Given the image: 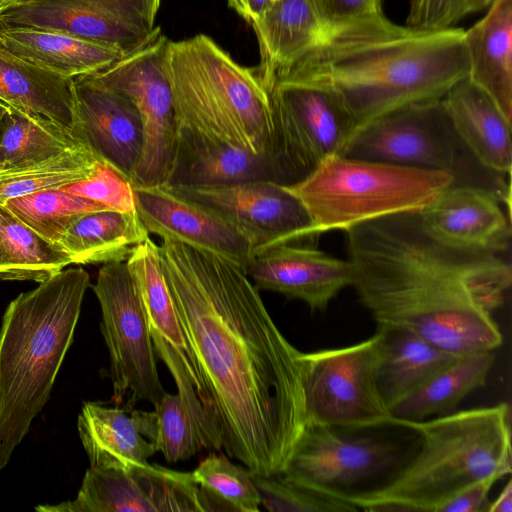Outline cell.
<instances>
[{"instance_id":"6da1fadb","label":"cell","mask_w":512,"mask_h":512,"mask_svg":"<svg viewBox=\"0 0 512 512\" xmlns=\"http://www.w3.org/2000/svg\"><path fill=\"white\" fill-rule=\"evenodd\" d=\"M158 247L221 449L250 472L281 473L307 427L301 351L242 267L173 239Z\"/></svg>"},{"instance_id":"7a4b0ae2","label":"cell","mask_w":512,"mask_h":512,"mask_svg":"<svg viewBox=\"0 0 512 512\" xmlns=\"http://www.w3.org/2000/svg\"><path fill=\"white\" fill-rule=\"evenodd\" d=\"M346 244L351 286L379 328L405 329L460 355L502 344L493 313L511 288L512 268L498 253L440 242L418 213L357 225Z\"/></svg>"},{"instance_id":"3957f363","label":"cell","mask_w":512,"mask_h":512,"mask_svg":"<svg viewBox=\"0 0 512 512\" xmlns=\"http://www.w3.org/2000/svg\"><path fill=\"white\" fill-rule=\"evenodd\" d=\"M468 72L463 29L419 31L386 19L337 31L274 81L300 79L328 87L357 130L402 106L442 98Z\"/></svg>"},{"instance_id":"277c9868","label":"cell","mask_w":512,"mask_h":512,"mask_svg":"<svg viewBox=\"0 0 512 512\" xmlns=\"http://www.w3.org/2000/svg\"><path fill=\"white\" fill-rule=\"evenodd\" d=\"M394 425L416 431L420 449L377 488L338 496L358 510L438 512L472 484L486 478L499 480L512 472L508 403Z\"/></svg>"},{"instance_id":"5b68a950","label":"cell","mask_w":512,"mask_h":512,"mask_svg":"<svg viewBox=\"0 0 512 512\" xmlns=\"http://www.w3.org/2000/svg\"><path fill=\"white\" fill-rule=\"evenodd\" d=\"M89 285L84 269H63L19 294L5 310L0 327V470L50 397Z\"/></svg>"},{"instance_id":"8992f818","label":"cell","mask_w":512,"mask_h":512,"mask_svg":"<svg viewBox=\"0 0 512 512\" xmlns=\"http://www.w3.org/2000/svg\"><path fill=\"white\" fill-rule=\"evenodd\" d=\"M167 72L177 132L254 153L277 151L269 91L256 67L239 65L198 34L168 41Z\"/></svg>"},{"instance_id":"52a82bcc","label":"cell","mask_w":512,"mask_h":512,"mask_svg":"<svg viewBox=\"0 0 512 512\" xmlns=\"http://www.w3.org/2000/svg\"><path fill=\"white\" fill-rule=\"evenodd\" d=\"M454 183L456 175L449 171L332 154L286 187L321 235L381 217L419 213Z\"/></svg>"},{"instance_id":"ba28073f","label":"cell","mask_w":512,"mask_h":512,"mask_svg":"<svg viewBox=\"0 0 512 512\" xmlns=\"http://www.w3.org/2000/svg\"><path fill=\"white\" fill-rule=\"evenodd\" d=\"M384 331L340 348L301 352L307 426L364 429L391 424L376 382Z\"/></svg>"},{"instance_id":"9c48e42d","label":"cell","mask_w":512,"mask_h":512,"mask_svg":"<svg viewBox=\"0 0 512 512\" xmlns=\"http://www.w3.org/2000/svg\"><path fill=\"white\" fill-rule=\"evenodd\" d=\"M101 308L100 330L110 362L112 399L155 406L165 393L149 323L126 262L104 264L92 286Z\"/></svg>"},{"instance_id":"30bf717a","label":"cell","mask_w":512,"mask_h":512,"mask_svg":"<svg viewBox=\"0 0 512 512\" xmlns=\"http://www.w3.org/2000/svg\"><path fill=\"white\" fill-rule=\"evenodd\" d=\"M168 41L156 27L142 45L93 74L126 96L140 116L143 145L135 185H165L174 161L177 125L167 72Z\"/></svg>"},{"instance_id":"8fae6325","label":"cell","mask_w":512,"mask_h":512,"mask_svg":"<svg viewBox=\"0 0 512 512\" xmlns=\"http://www.w3.org/2000/svg\"><path fill=\"white\" fill-rule=\"evenodd\" d=\"M268 91L276 149L296 181L325 157L343 153L356 124L331 89L313 81L280 78Z\"/></svg>"},{"instance_id":"7c38bea8","label":"cell","mask_w":512,"mask_h":512,"mask_svg":"<svg viewBox=\"0 0 512 512\" xmlns=\"http://www.w3.org/2000/svg\"><path fill=\"white\" fill-rule=\"evenodd\" d=\"M442 98L411 103L358 128L342 155L456 175L459 145Z\"/></svg>"},{"instance_id":"4fadbf2b","label":"cell","mask_w":512,"mask_h":512,"mask_svg":"<svg viewBox=\"0 0 512 512\" xmlns=\"http://www.w3.org/2000/svg\"><path fill=\"white\" fill-rule=\"evenodd\" d=\"M160 0H22L0 11V23L61 32L123 55L155 31Z\"/></svg>"},{"instance_id":"5bb4252c","label":"cell","mask_w":512,"mask_h":512,"mask_svg":"<svg viewBox=\"0 0 512 512\" xmlns=\"http://www.w3.org/2000/svg\"><path fill=\"white\" fill-rule=\"evenodd\" d=\"M166 186L233 223L252 242L254 254L319 236L307 209L285 184L250 181Z\"/></svg>"},{"instance_id":"9a60e30c","label":"cell","mask_w":512,"mask_h":512,"mask_svg":"<svg viewBox=\"0 0 512 512\" xmlns=\"http://www.w3.org/2000/svg\"><path fill=\"white\" fill-rule=\"evenodd\" d=\"M43 512H203L191 473L158 465L87 469L73 500L39 505Z\"/></svg>"},{"instance_id":"2e32d148","label":"cell","mask_w":512,"mask_h":512,"mask_svg":"<svg viewBox=\"0 0 512 512\" xmlns=\"http://www.w3.org/2000/svg\"><path fill=\"white\" fill-rule=\"evenodd\" d=\"M397 457V446L386 439L349 437L335 428L310 425L281 474L306 489L338 498L347 487L391 468Z\"/></svg>"},{"instance_id":"e0dca14e","label":"cell","mask_w":512,"mask_h":512,"mask_svg":"<svg viewBox=\"0 0 512 512\" xmlns=\"http://www.w3.org/2000/svg\"><path fill=\"white\" fill-rule=\"evenodd\" d=\"M136 212L149 233L205 250L246 270L252 242L214 210L177 194L166 185H135Z\"/></svg>"},{"instance_id":"ac0fdd59","label":"cell","mask_w":512,"mask_h":512,"mask_svg":"<svg viewBox=\"0 0 512 512\" xmlns=\"http://www.w3.org/2000/svg\"><path fill=\"white\" fill-rule=\"evenodd\" d=\"M245 272L258 290L301 300L312 311H325L343 288L351 286L353 275L349 260L293 244L254 254Z\"/></svg>"},{"instance_id":"d6986e66","label":"cell","mask_w":512,"mask_h":512,"mask_svg":"<svg viewBox=\"0 0 512 512\" xmlns=\"http://www.w3.org/2000/svg\"><path fill=\"white\" fill-rule=\"evenodd\" d=\"M71 87L83 138L102 160L133 181L143 145L135 106L93 74L73 78Z\"/></svg>"},{"instance_id":"ffe728a7","label":"cell","mask_w":512,"mask_h":512,"mask_svg":"<svg viewBox=\"0 0 512 512\" xmlns=\"http://www.w3.org/2000/svg\"><path fill=\"white\" fill-rule=\"evenodd\" d=\"M418 216L424 230L445 244L498 254L509 249L510 216L491 190L454 183Z\"/></svg>"},{"instance_id":"44dd1931","label":"cell","mask_w":512,"mask_h":512,"mask_svg":"<svg viewBox=\"0 0 512 512\" xmlns=\"http://www.w3.org/2000/svg\"><path fill=\"white\" fill-rule=\"evenodd\" d=\"M292 180L296 181L277 151L254 153L178 131L174 161L165 185H229L250 181L288 185Z\"/></svg>"},{"instance_id":"7402d4cb","label":"cell","mask_w":512,"mask_h":512,"mask_svg":"<svg viewBox=\"0 0 512 512\" xmlns=\"http://www.w3.org/2000/svg\"><path fill=\"white\" fill-rule=\"evenodd\" d=\"M250 24L260 52L256 69L267 90L279 74L327 45L337 32L316 0H275Z\"/></svg>"},{"instance_id":"603a6c76","label":"cell","mask_w":512,"mask_h":512,"mask_svg":"<svg viewBox=\"0 0 512 512\" xmlns=\"http://www.w3.org/2000/svg\"><path fill=\"white\" fill-rule=\"evenodd\" d=\"M126 263L149 323L155 353L172 377L190 375L200 384L164 277L158 245L149 237Z\"/></svg>"},{"instance_id":"cb8c5ba5","label":"cell","mask_w":512,"mask_h":512,"mask_svg":"<svg viewBox=\"0 0 512 512\" xmlns=\"http://www.w3.org/2000/svg\"><path fill=\"white\" fill-rule=\"evenodd\" d=\"M442 101L460 142L476 160L493 172L510 173L511 121L492 99L466 78L455 84Z\"/></svg>"},{"instance_id":"d4e9b609","label":"cell","mask_w":512,"mask_h":512,"mask_svg":"<svg viewBox=\"0 0 512 512\" xmlns=\"http://www.w3.org/2000/svg\"><path fill=\"white\" fill-rule=\"evenodd\" d=\"M468 79L512 118V0H494L488 13L464 31Z\"/></svg>"},{"instance_id":"484cf974","label":"cell","mask_w":512,"mask_h":512,"mask_svg":"<svg viewBox=\"0 0 512 512\" xmlns=\"http://www.w3.org/2000/svg\"><path fill=\"white\" fill-rule=\"evenodd\" d=\"M0 45L12 54L66 79L97 73L123 54L61 32L0 23Z\"/></svg>"},{"instance_id":"4316f807","label":"cell","mask_w":512,"mask_h":512,"mask_svg":"<svg viewBox=\"0 0 512 512\" xmlns=\"http://www.w3.org/2000/svg\"><path fill=\"white\" fill-rule=\"evenodd\" d=\"M71 80L23 60L0 45V101L83 138Z\"/></svg>"},{"instance_id":"83f0119b","label":"cell","mask_w":512,"mask_h":512,"mask_svg":"<svg viewBox=\"0 0 512 512\" xmlns=\"http://www.w3.org/2000/svg\"><path fill=\"white\" fill-rule=\"evenodd\" d=\"M77 429L91 467L129 468L148 463L156 452L131 414L119 407L84 402Z\"/></svg>"},{"instance_id":"f1b7e54d","label":"cell","mask_w":512,"mask_h":512,"mask_svg":"<svg viewBox=\"0 0 512 512\" xmlns=\"http://www.w3.org/2000/svg\"><path fill=\"white\" fill-rule=\"evenodd\" d=\"M381 329L384 342L376 382L389 410L435 373L463 356L444 350L405 329Z\"/></svg>"},{"instance_id":"f546056e","label":"cell","mask_w":512,"mask_h":512,"mask_svg":"<svg viewBox=\"0 0 512 512\" xmlns=\"http://www.w3.org/2000/svg\"><path fill=\"white\" fill-rule=\"evenodd\" d=\"M149 238L136 211L96 210L80 216L60 245L72 264L126 262L134 249Z\"/></svg>"},{"instance_id":"4dcf8cb0","label":"cell","mask_w":512,"mask_h":512,"mask_svg":"<svg viewBox=\"0 0 512 512\" xmlns=\"http://www.w3.org/2000/svg\"><path fill=\"white\" fill-rule=\"evenodd\" d=\"M493 363V351L461 356L394 404L390 408L391 424L453 412L468 394L486 384Z\"/></svg>"},{"instance_id":"1f68e13d","label":"cell","mask_w":512,"mask_h":512,"mask_svg":"<svg viewBox=\"0 0 512 512\" xmlns=\"http://www.w3.org/2000/svg\"><path fill=\"white\" fill-rule=\"evenodd\" d=\"M84 147L90 146L73 131L5 104L0 120V172L20 169Z\"/></svg>"},{"instance_id":"d6a6232c","label":"cell","mask_w":512,"mask_h":512,"mask_svg":"<svg viewBox=\"0 0 512 512\" xmlns=\"http://www.w3.org/2000/svg\"><path fill=\"white\" fill-rule=\"evenodd\" d=\"M70 264L60 244L45 239L0 203V280L41 283Z\"/></svg>"},{"instance_id":"836d02e7","label":"cell","mask_w":512,"mask_h":512,"mask_svg":"<svg viewBox=\"0 0 512 512\" xmlns=\"http://www.w3.org/2000/svg\"><path fill=\"white\" fill-rule=\"evenodd\" d=\"M153 411L130 410L140 433L169 463L192 458L204 448L199 428L179 394L165 392Z\"/></svg>"},{"instance_id":"e575fe53","label":"cell","mask_w":512,"mask_h":512,"mask_svg":"<svg viewBox=\"0 0 512 512\" xmlns=\"http://www.w3.org/2000/svg\"><path fill=\"white\" fill-rule=\"evenodd\" d=\"M102 161L91 147H84L20 169L0 172V203L86 180Z\"/></svg>"},{"instance_id":"d590c367","label":"cell","mask_w":512,"mask_h":512,"mask_svg":"<svg viewBox=\"0 0 512 512\" xmlns=\"http://www.w3.org/2000/svg\"><path fill=\"white\" fill-rule=\"evenodd\" d=\"M198 485L205 511L258 512L259 493L250 471L228 460L224 455L212 454L202 460L191 472Z\"/></svg>"},{"instance_id":"8d00e7d4","label":"cell","mask_w":512,"mask_h":512,"mask_svg":"<svg viewBox=\"0 0 512 512\" xmlns=\"http://www.w3.org/2000/svg\"><path fill=\"white\" fill-rule=\"evenodd\" d=\"M4 205L45 239L59 244L69 227L83 214L110 209L93 200L52 188L15 197Z\"/></svg>"},{"instance_id":"74e56055","label":"cell","mask_w":512,"mask_h":512,"mask_svg":"<svg viewBox=\"0 0 512 512\" xmlns=\"http://www.w3.org/2000/svg\"><path fill=\"white\" fill-rule=\"evenodd\" d=\"M259 493L260 505L270 512H346L358 510L338 498L306 489L281 473L264 475L250 472Z\"/></svg>"},{"instance_id":"f35d334b","label":"cell","mask_w":512,"mask_h":512,"mask_svg":"<svg viewBox=\"0 0 512 512\" xmlns=\"http://www.w3.org/2000/svg\"><path fill=\"white\" fill-rule=\"evenodd\" d=\"M61 188L113 210L136 211L133 181L106 161L88 179Z\"/></svg>"},{"instance_id":"ab89813d","label":"cell","mask_w":512,"mask_h":512,"mask_svg":"<svg viewBox=\"0 0 512 512\" xmlns=\"http://www.w3.org/2000/svg\"><path fill=\"white\" fill-rule=\"evenodd\" d=\"M468 0H411L407 27L419 31H439L469 14Z\"/></svg>"},{"instance_id":"60d3db41","label":"cell","mask_w":512,"mask_h":512,"mask_svg":"<svg viewBox=\"0 0 512 512\" xmlns=\"http://www.w3.org/2000/svg\"><path fill=\"white\" fill-rule=\"evenodd\" d=\"M325 18L338 30L386 20L381 0H316Z\"/></svg>"},{"instance_id":"b9f144b4","label":"cell","mask_w":512,"mask_h":512,"mask_svg":"<svg viewBox=\"0 0 512 512\" xmlns=\"http://www.w3.org/2000/svg\"><path fill=\"white\" fill-rule=\"evenodd\" d=\"M497 481L495 478H486L472 484L447 501L438 512L487 511L488 494Z\"/></svg>"},{"instance_id":"7bdbcfd3","label":"cell","mask_w":512,"mask_h":512,"mask_svg":"<svg viewBox=\"0 0 512 512\" xmlns=\"http://www.w3.org/2000/svg\"><path fill=\"white\" fill-rule=\"evenodd\" d=\"M272 0H228L229 6L251 23L272 3Z\"/></svg>"},{"instance_id":"ee69618b","label":"cell","mask_w":512,"mask_h":512,"mask_svg":"<svg viewBox=\"0 0 512 512\" xmlns=\"http://www.w3.org/2000/svg\"><path fill=\"white\" fill-rule=\"evenodd\" d=\"M489 512H511L512 511V480L509 479L495 499V501L489 503Z\"/></svg>"},{"instance_id":"f6af8a7d","label":"cell","mask_w":512,"mask_h":512,"mask_svg":"<svg viewBox=\"0 0 512 512\" xmlns=\"http://www.w3.org/2000/svg\"><path fill=\"white\" fill-rule=\"evenodd\" d=\"M494 0H468L470 12H476L489 7Z\"/></svg>"},{"instance_id":"bcb514c9","label":"cell","mask_w":512,"mask_h":512,"mask_svg":"<svg viewBox=\"0 0 512 512\" xmlns=\"http://www.w3.org/2000/svg\"><path fill=\"white\" fill-rule=\"evenodd\" d=\"M22 0H0V11L20 3Z\"/></svg>"},{"instance_id":"7dc6e473","label":"cell","mask_w":512,"mask_h":512,"mask_svg":"<svg viewBox=\"0 0 512 512\" xmlns=\"http://www.w3.org/2000/svg\"><path fill=\"white\" fill-rule=\"evenodd\" d=\"M4 109H5V103L0 101V120L3 115Z\"/></svg>"},{"instance_id":"c3c4849f","label":"cell","mask_w":512,"mask_h":512,"mask_svg":"<svg viewBox=\"0 0 512 512\" xmlns=\"http://www.w3.org/2000/svg\"><path fill=\"white\" fill-rule=\"evenodd\" d=\"M272 1H275V0H272Z\"/></svg>"}]
</instances>
